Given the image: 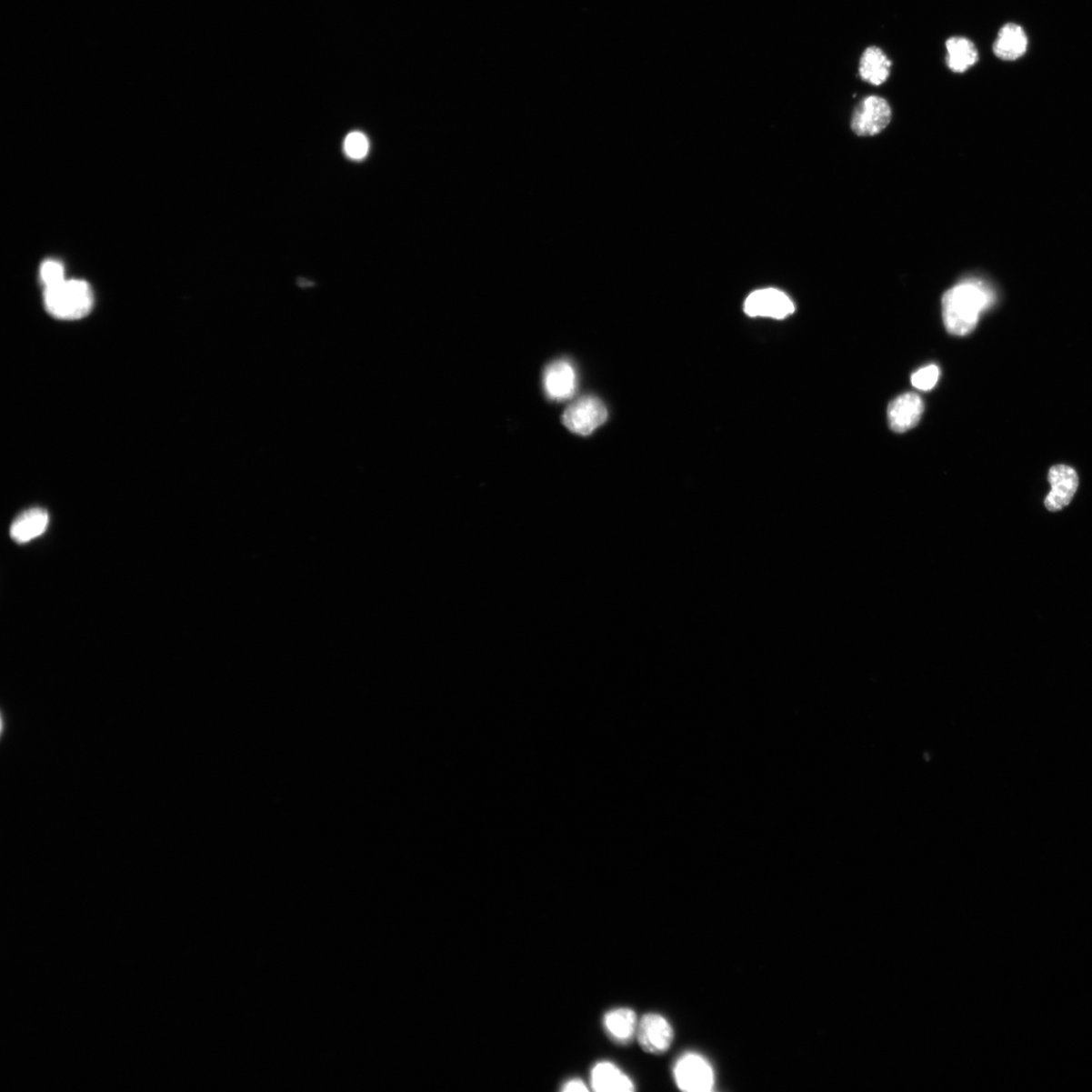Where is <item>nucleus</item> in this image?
I'll list each match as a JSON object with an SVG mask.
<instances>
[{
    "label": "nucleus",
    "mask_w": 1092,
    "mask_h": 1092,
    "mask_svg": "<svg viewBox=\"0 0 1092 1092\" xmlns=\"http://www.w3.org/2000/svg\"><path fill=\"white\" fill-rule=\"evenodd\" d=\"M990 296L978 282H965L945 293L943 320L947 332L965 336L977 326L979 315L987 308Z\"/></svg>",
    "instance_id": "obj_1"
},
{
    "label": "nucleus",
    "mask_w": 1092,
    "mask_h": 1092,
    "mask_svg": "<svg viewBox=\"0 0 1092 1092\" xmlns=\"http://www.w3.org/2000/svg\"><path fill=\"white\" fill-rule=\"evenodd\" d=\"M95 302L92 287L81 279L65 281L45 288L44 303L49 314L60 320H78L92 311Z\"/></svg>",
    "instance_id": "obj_2"
},
{
    "label": "nucleus",
    "mask_w": 1092,
    "mask_h": 1092,
    "mask_svg": "<svg viewBox=\"0 0 1092 1092\" xmlns=\"http://www.w3.org/2000/svg\"><path fill=\"white\" fill-rule=\"evenodd\" d=\"M608 412L601 400L586 396L568 407L563 416L565 426L576 435L588 436L606 422Z\"/></svg>",
    "instance_id": "obj_3"
},
{
    "label": "nucleus",
    "mask_w": 1092,
    "mask_h": 1092,
    "mask_svg": "<svg viewBox=\"0 0 1092 1092\" xmlns=\"http://www.w3.org/2000/svg\"><path fill=\"white\" fill-rule=\"evenodd\" d=\"M674 1077L676 1086L688 1092H707L715 1087V1072L701 1055L689 1053L676 1063Z\"/></svg>",
    "instance_id": "obj_4"
},
{
    "label": "nucleus",
    "mask_w": 1092,
    "mask_h": 1092,
    "mask_svg": "<svg viewBox=\"0 0 1092 1092\" xmlns=\"http://www.w3.org/2000/svg\"><path fill=\"white\" fill-rule=\"evenodd\" d=\"M891 115V107L886 98L877 95L865 97L855 108L852 130L858 136H874L887 127Z\"/></svg>",
    "instance_id": "obj_5"
},
{
    "label": "nucleus",
    "mask_w": 1092,
    "mask_h": 1092,
    "mask_svg": "<svg viewBox=\"0 0 1092 1092\" xmlns=\"http://www.w3.org/2000/svg\"><path fill=\"white\" fill-rule=\"evenodd\" d=\"M794 311H796V306L790 297L775 288L756 291L748 296L745 303V312L751 317L781 320L788 317Z\"/></svg>",
    "instance_id": "obj_6"
},
{
    "label": "nucleus",
    "mask_w": 1092,
    "mask_h": 1092,
    "mask_svg": "<svg viewBox=\"0 0 1092 1092\" xmlns=\"http://www.w3.org/2000/svg\"><path fill=\"white\" fill-rule=\"evenodd\" d=\"M640 1047L655 1055L666 1053L674 1040V1030L666 1019L657 1014H647L640 1019L636 1030Z\"/></svg>",
    "instance_id": "obj_7"
},
{
    "label": "nucleus",
    "mask_w": 1092,
    "mask_h": 1092,
    "mask_svg": "<svg viewBox=\"0 0 1092 1092\" xmlns=\"http://www.w3.org/2000/svg\"><path fill=\"white\" fill-rule=\"evenodd\" d=\"M1048 481L1051 492L1045 499V506L1050 512H1058L1067 507L1076 496L1079 478L1076 469L1058 465L1050 468Z\"/></svg>",
    "instance_id": "obj_8"
},
{
    "label": "nucleus",
    "mask_w": 1092,
    "mask_h": 1092,
    "mask_svg": "<svg viewBox=\"0 0 1092 1092\" xmlns=\"http://www.w3.org/2000/svg\"><path fill=\"white\" fill-rule=\"evenodd\" d=\"M576 373L567 360L550 364L544 374V386L548 398L554 401L571 399L576 390Z\"/></svg>",
    "instance_id": "obj_9"
},
{
    "label": "nucleus",
    "mask_w": 1092,
    "mask_h": 1092,
    "mask_svg": "<svg viewBox=\"0 0 1092 1092\" xmlns=\"http://www.w3.org/2000/svg\"><path fill=\"white\" fill-rule=\"evenodd\" d=\"M924 409V402L918 395L908 393L899 396L888 408L891 429L904 433L916 427L923 416Z\"/></svg>",
    "instance_id": "obj_10"
},
{
    "label": "nucleus",
    "mask_w": 1092,
    "mask_h": 1092,
    "mask_svg": "<svg viewBox=\"0 0 1092 1092\" xmlns=\"http://www.w3.org/2000/svg\"><path fill=\"white\" fill-rule=\"evenodd\" d=\"M1027 45V35L1022 26L1009 23L999 30L994 44V53L1000 60L1017 61L1025 55Z\"/></svg>",
    "instance_id": "obj_11"
},
{
    "label": "nucleus",
    "mask_w": 1092,
    "mask_h": 1092,
    "mask_svg": "<svg viewBox=\"0 0 1092 1092\" xmlns=\"http://www.w3.org/2000/svg\"><path fill=\"white\" fill-rule=\"evenodd\" d=\"M50 516L46 510L31 508L17 516L11 526L10 534L17 544H28L40 537L49 526Z\"/></svg>",
    "instance_id": "obj_12"
},
{
    "label": "nucleus",
    "mask_w": 1092,
    "mask_h": 1092,
    "mask_svg": "<svg viewBox=\"0 0 1092 1092\" xmlns=\"http://www.w3.org/2000/svg\"><path fill=\"white\" fill-rule=\"evenodd\" d=\"M946 53V65L954 74H965L979 61L976 44L963 35H953L947 39Z\"/></svg>",
    "instance_id": "obj_13"
},
{
    "label": "nucleus",
    "mask_w": 1092,
    "mask_h": 1092,
    "mask_svg": "<svg viewBox=\"0 0 1092 1092\" xmlns=\"http://www.w3.org/2000/svg\"><path fill=\"white\" fill-rule=\"evenodd\" d=\"M892 61L887 54L877 46L866 48L859 61L861 78L872 85L887 83L890 76Z\"/></svg>",
    "instance_id": "obj_14"
},
{
    "label": "nucleus",
    "mask_w": 1092,
    "mask_h": 1092,
    "mask_svg": "<svg viewBox=\"0 0 1092 1092\" xmlns=\"http://www.w3.org/2000/svg\"><path fill=\"white\" fill-rule=\"evenodd\" d=\"M592 1087L598 1092H629L635 1085L624 1071L611 1062L596 1064L592 1070Z\"/></svg>",
    "instance_id": "obj_15"
},
{
    "label": "nucleus",
    "mask_w": 1092,
    "mask_h": 1092,
    "mask_svg": "<svg viewBox=\"0 0 1092 1092\" xmlns=\"http://www.w3.org/2000/svg\"><path fill=\"white\" fill-rule=\"evenodd\" d=\"M637 1017L633 1009L621 1007L611 1010L604 1017V1027L607 1033L619 1043H627L636 1035Z\"/></svg>",
    "instance_id": "obj_16"
},
{
    "label": "nucleus",
    "mask_w": 1092,
    "mask_h": 1092,
    "mask_svg": "<svg viewBox=\"0 0 1092 1092\" xmlns=\"http://www.w3.org/2000/svg\"><path fill=\"white\" fill-rule=\"evenodd\" d=\"M343 148L351 160H364L368 155L369 141L364 133L351 132L347 135Z\"/></svg>",
    "instance_id": "obj_17"
},
{
    "label": "nucleus",
    "mask_w": 1092,
    "mask_h": 1092,
    "mask_svg": "<svg viewBox=\"0 0 1092 1092\" xmlns=\"http://www.w3.org/2000/svg\"><path fill=\"white\" fill-rule=\"evenodd\" d=\"M41 281L45 286H55L65 278V266L57 260H47L41 266Z\"/></svg>",
    "instance_id": "obj_18"
},
{
    "label": "nucleus",
    "mask_w": 1092,
    "mask_h": 1092,
    "mask_svg": "<svg viewBox=\"0 0 1092 1092\" xmlns=\"http://www.w3.org/2000/svg\"><path fill=\"white\" fill-rule=\"evenodd\" d=\"M940 368L937 366H928L919 369L913 377L911 383L920 391H929L937 385L940 378Z\"/></svg>",
    "instance_id": "obj_19"
},
{
    "label": "nucleus",
    "mask_w": 1092,
    "mask_h": 1092,
    "mask_svg": "<svg viewBox=\"0 0 1092 1092\" xmlns=\"http://www.w3.org/2000/svg\"><path fill=\"white\" fill-rule=\"evenodd\" d=\"M588 1090H589L588 1087H586L584 1081L581 1079H572L570 1081H567L565 1083V1086L563 1087V1091H565V1092H577V1091L583 1092V1091H588Z\"/></svg>",
    "instance_id": "obj_20"
}]
</instances>
